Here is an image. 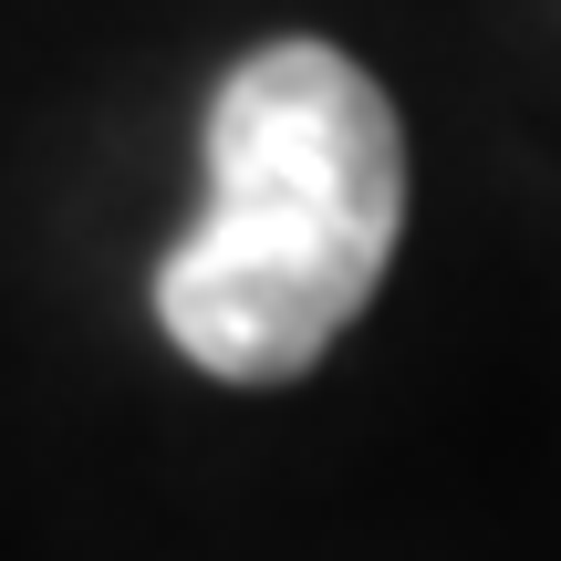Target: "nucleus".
<instances>
[{
  "label": "nucleus",
  "instance_id": "1",
  "mask_svg": "<svg viewBox=\"0 0 561 561\" xmlns=\"http://www.w3.org/2000/svg\"><path fill=\"white\" fill-rule=\"evenodd\" d=\"M405 229V136L333 42H261L208 104V208L157 261V322L198 375L280 385L375 301Z\"/></svg>",
  "mask_w": 561,
  "mask_h": 561
}]
</instances>
